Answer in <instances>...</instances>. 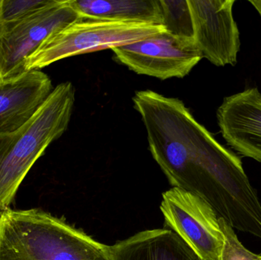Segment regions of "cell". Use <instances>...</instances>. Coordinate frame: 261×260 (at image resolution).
<instances>
[{"instance_id":"8","label":"cell","mask_w":261,"mask_h":260,"mask_svg":"<svg viewBox=\"0 0 261 260\" xmlns=\"http://www.w3.org/2000/svg\"><path fill=\"white\" fill-rule=\"evenodd\" d=\"M236 0H188L193 21L195 44L217 67L238 63L241 40L233 15Z\"/></svg>"},{"instance_id":"6","label":"cell","mask_w":261,"mask_h":260,"mask_svg":"<svg viewBox=\"0 0 261 260\" xmlns=\"http://www.w3.org/2000/svg\"><path fill=\"white\" fill-rule=\"evenodd\" d=\"M162 196L161 210L165 227L202 260H220L225 236L213 209L202 198L178 188L166 191Z\"/></svg>"},{"instance_id":"17","label":"cell","mask_w":261,"mask_h":260,"mask_svg":"<svg viewBox=\"0 0 261 260\" xmlns=\"http://www.w3.org/2000/svg\"><path fill=\"white\" fill-rule=\"evenodd\" d=\"M3 29V0H0V35Z\"/></svg>"},{"instance_id":"12","label":"cell","mask_w":261,"mask_h":260,"mask_svg":"<svg viewBox=\"0 0 261 260\" xmlns=\"http://www.w3.org/2000/svg\"><path fill=\"white\" fill-rule=\"evenodd\" d=\"M81 18L162 25L159 0H71Z\"/></svg>"},{"instance_id":"15","label":"cell","mask_w":261,"mask_h":260,"mask_svg":"<svg viewBox=\"0 0 261 260\" xmlns=\"http://www.w3.org/2000/svg\"><path fill=\"white\" fill-rule=\"evenodd\" d=\"M50 0H3V22L16 21L46 6Z\"/></svg>"},{"instance_id":"2","label":"cell","mask_w":261,"mask_h":260,"mask_svg":"<svg viewBox=\"0 0 261 260\" xmlns=\"http://www.w3.org/2000/svg\"><path fill=\"white\" fill-rule=\"evenodd\" d=\"M0 260H112L108 246L40 209L0 212Z\"/></svg>"},{"instance_id":"7","label":"cell","mask_w":261,"mask_h":260,"mask_svg":"<svg viewBox=\"0 0 261 260\" xmlns=\"http://www.w3.org/2000/svg\"><path fill=\"white\" fill-rule=\"evenodd\" d=\"M112 50L116 59L132 71L163 80L185 77L202 59L194 39L166 30Z\"/></svg>"},{"instance_id":"5","label":"cell","mask_w":261,"mask_h":260,"mask_svg":"<svg viewBox=\"0 0 261 260\" xmlns=\"http://www.w3.org/2000/svg\"><path fill=\"white\" fill-rule=\"evenodd\" d=\"M80 18L71 0H50L27 16L3 22L0 35V82L25 73L26 59L43 41Z\"/></svg>"},{"instance_id":"4","label":"cell","mask_w":261,"mask_h":260,"mask_svg":"<svg viewBox=\"0 0 261 260\" xmlns=\"http://www.w3.org/2000/svg\"><path fill=\"white\" fill-rule=\"evenodd\" d=\"M164 30L165 27L160 24L81 18L46 38L26 59L24 72L40 70L70 56L112 50Z\"/></svg>"},{"instance_id":"13","label":"cell","mask_w":261,"mask_h":260,"mask_svg":"<svg viewBox=\"0 0 261 260\" xmlns=\"http://www.w3.org/2000/svg\"><path fill=\"white\" fill-rule=\"evenodd\" d=\"M159 3L165 30L176 36L194 39L188 0H159Z\"/></svg>"},{"instance_id":"14","label":"cell","mask_w":261,"mask_h":260,"mask_svg":"<svg viewBox=\"0 0 261 260\" xmlns=\"http://www.w3.org/2000/svg\"><path fill=\"white\" fill-rule=\"evenodd\" d=\"M219 223L225 236V245L220 260H261L260 255L251 253L241 244L229 224L222 218H219Z\"/></svg>"},{"instance_id":"3","label":"cell","mask_w":261,"mask_h":260,"mask_svg":"<svg viewBox=\"0 0 261 260\" xmlns=\"http://www.w3.org/2000/svg\"><path fill=\"white\" fill-rule=\"evenodd\" d=\"M74 102L73 84L62 82L25 124L0 134V212L10 209L32 166L67 131Z\"/></svg>"},{"instance_id":"1","label":"cell","mask_w":261,"mask_h":260,"mask_svg":"<svg viewBox=\"0 0 261 260\" xmlns=\"http://www.w3.org/2000/svg\"><path fill=\"white\" fill-rule=\"evenodd\" d=\"M132 100L150 153L173 187L202 198L228 224L251 214L258 196L240 157L221 145L182 101L151 90L137 92Z\"/></svg>"},{"instance_id":"10","label":"cell","mask_w":261,"mask_h":260,"mask_svg":"<svg viewBox=\"0 0 261 260\" xmlns=\"http://www.w3.org/2000/svg\"><path fill=\"white\" fill-rule=\"evenodd\" d=\"M50 77L31 70L0 82V134L25 124L53 91Z\"/></svg>"},{"instance_id":"9","label":"cell","mask_w":261,"mask_h":260,"mask_svg":"<svg viewBox=\"0 0 261 260\" xmlns=\"http://www.w3.org/2000/svg\"><path fill=\"white\" fill-rule=\"evenodd\" d=\"M222 137L234 151L261 162V93L257 87L224 98L217 110Z\"/></svg>"},{"instance_id":"16","label":"cell","mask_w":261,"mask_h":260,"mask_svg":"<svg viewBox=\"0 0 261 260\" xmlns=\"http://www.w3.org/2000/svg\"><path fill=\"white\" fill-rule=\"evenodd\" d=\"M249 3L254 6L261 18V0H249Z\"/></svg>"},{"instance_id":"11","label":"cell","mask_w":261,"mask_h":260,"mask_svg":"<svg viewBox=\"0 0 261 260\" xmlns=\"http://www.w3.org/2000/svg\"><path fill=\"white\" fill-rule=\"evenodd\" d=\"M112 260H202L170 229H153L108 246Z\"/></svg>"}]
</instances>
